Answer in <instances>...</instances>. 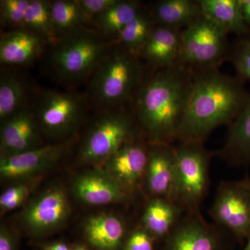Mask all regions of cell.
<instances>
[{"label": "cell", "instance_id": "obj_1", "mask_svg": "<svg viewBox=\"0 0 250 250\" xmlns=\"http://www.w3.org/2000/svg\"><path fill=\"white\" fill-rule=\"evenodd\" d=\"M192 85L193 70L179 62L145 75L131 106L148 143L172 145L177 141Z\"/></svg>", "mask_w": 250, "mask_h": 250}, {"label": "cell", "instance_id": "obj_2", "mask_svg": "<svg viewBox=\"0 0 250 250\" xmlns=\"http://www.w3.org/2000/svg\"><path fill=\"white\" fill-rule=\"evenodd\" d=\"M250 100L245 82L219 68L193 70L191 95L177 141L205 143L215 129L229 126Z\"/></svg>", "mask_w": 250, "mask_h": 250}, {"label": "cell", "instance_id": "obj_3", "mask_svg": "<svg viewBox=\"0 0 250 250\" xmlns=\"http://www.w3.org/2000/svg\"><path fill=\"white\" fill-rule=\"evenodd\" d=\"M140 57L114 43L90 76L85 98L98 112L131 104L145 77Z\"/></svg>", "mask_w": 250, "mask_h": 250}, {"label": "cell", "instance_id": "obj_4", "mask_svg": "<svg viewBox=\"0 0 250 250\" xmlns=\"http://www.w3.org/2000/svg\"><path fill=\"white\" fill-rule=\"evenodd\" d=\"M114 43L93 27L86 28L50 45L48 70L65 84L88 80Z\"/></svg>", "mask_w": 250, "mask_h": 250}, {"label": "cell", "instance_id": "obj_5", "mask_svg": "<svg viewBox=\"0 0 250 250\" xmlns=\"http://www.w3.org/2000/svg\"><path fill=\"white\" fill-rule=\"evenodd\" d=\"M141 136L131 104L98 112L81 143L79 159L87 165L102 167L122 146Z\"/></svg>", "mask_w": 250, "mask_h": 250}, {"label": "cell", "instance_id": "obj_6", "mask_svg": "<svg viewBox=\"0 0 250 250\" xmlns=\"http://www.w3.org/2000/svg\"><path fill=\"white\" fill-rule=\"evenodd\" d=\"M175 178L171 200L185 213L200 210L209 187V165L213 154L204 143L178 141Z\"/></svg>", "mask_w": 250, "mask_h": 250}, {"label": "cell", "instance_id": "obj_7", "mask_svg": "<svg viewBox=\"0 0 250 250\" xmlns=\"http://www.w3.org/2000/svg\"><path fill=\"white\" fill-rule=\"evenodd\" d=\"M31 107L42 135L67 141L80 128L90 106L85 95L45 90L39 93Z\"/></svg>", "mask_w": 250, "mask_h": 250}, {"label": "cell", "instance_id": "obj_8", "mask_svg": "<svg viewBox=\"0 0 250 250\" xmlns=\"http://www.w3.org/2000/svg\"><path fill=\"white\" fill-rule=\"evenodd\" d=\"M228 34L202 16L181 31L179 63L192 70L219 68L228 59Z\"/></svg>", "mask_w": 250, "mask_h": 250}, {"label": "cell", "instance_id": "obj_9", "mask_svg": "<svg viewBox=\"0 0 250 250\" xmlns=\"http://www.w3.org/2000/svg\"><path fill=\"white\" fill-rule=\"evenodd\" d=\"M215 225L238 241L250 236V183L241 181L220 183L210 209Z\"/></svg>", "mask_w": 250, "mask_h": 250}, {"label": "cell", "instance_id": "obj_10", "mask_svg": "<svg viewBox=\"0 0 250 250\" xmlns=\"http://www.w3.org/2000/svg\"><path fill=\"white\" fill-rule=\"evenodd\" d=\"M70 212L66 191L63 188L54 186L39 192L24 206L19 221L24 231L37 238L59 229Z\"/></svg>", "mask_w": 250, "mask_h": 250}, {"label": "cell", "instance_id": "obj_11", "mask_svg": "<svg viewBox=\"0 0 250 250\" xmlns=\"http://www.w3.org/2000/svg\"><path fill=\"white\" fill-rule=\"evenodd\" d=\"M226 233L207 223L200 210L188 212L163 241L161 250H229Z\"/></svg>", "mask_w": 250, "mask_h": 250}, {"label": "cell", "instance_id": "obj_12", "mask_svg": "<svg viewBox=\"0 0 250 250\" xmlns=\"http://www.w3.org/2000/svg\"><path fill=\"white\" fill-rule=\"evenodd\" d=\"M148 152L149 143L141 136L122 146L102 167L132 196L142 187Z\"/></svg>", "mask_w": 250, "mask_h": 250}, {"label": "cell", "instance_id": "obj_13", "mask_svg": "<svg viewBox=\"0 0 250 250\" xmlns=\"http://www.w3.org/2000/svg\"><path fill=\"white\" fill-rule=\"evenodd\" d=\"M68 146V141L56 143L1 158L0 175L6 180H30L52 168L66 152Z\"/></svg>", "mask_w": 250, "mask_h": 250}, {"label": "cell", "instance_id": "obj_14", "mask_svg": "<svg viewBox=\"0 0 250 250\" xmlns=\"http://www.w3.org/2000/svg\"><path fill=\"white\" fill-rule=\"evenodd\" d=\"M42 132L31 106L1 122V158L16 155L40 147Z\"/></svg>", "mask_w": 250, "mask_h": 250}, {"label": "cell", "instance_id": "obj_15", "mask_svg": "<svg viewBox=\"0 0 250 250\" xmlns=\"http://www.w3.org/2000/svg\"><path fill=\"white\" fill-rule=\"evenodd\" d=\"M72 190L76 198L89 206L126 203L132 197L103 167H94L79 174L74 179Z\"/></svg>", "mask_w": 250, "mask_h": 250}, {"label": "cell", "instance_id": "obj_16", "mask_svg": "<svg viewBox=\"0 0 250 250\" xmlns=\"http://www.w3.org/2000/svg\"><path fill=\"white\" fill-rule=\"evenodd\" d=\"M175 170L174 146L149 143L147 167L141 187L148 198L161 197L171 200Z\"/></svg>", "mask_w": 250, "mask_h": 250}, {"label": "cell", "instance_id": "obj_17", "mask_svg": "<svg viewBox=\"0 0 250 250\" xmlns=\"http://www.w3.org/2000/svg\"><path fill=\"white\" fill-rule=\"evenodd\" d=\"M47 45L45 39L34 33L13 29L1 34L0 62L7 66H25L39 58Z\"/></svg>", "mask_w": 250, "mask_h": 250}, {"label": "cell", "instance_id": "obj_18", "mask_svg": "<svg viewBox=\"0 0 250 250\" xmlns=\"http://www.w3.org/2000/svg\"><path fill=\"white\" fill-rule=\"evenodd\" d=\"M83 233L88 244L96 250H121L128 234L123 219L105 213L87 218Z\"/></svg>", "mask_w": 250, "mask_h": 250}, {"label": "cell", "instance_id": "obj_19", "mask_svg": "<svg viewBox=\"0 0 250 250\" xmlns=\"http://www.w3.org/2000/svg\"><path fill=\"white\" fill-rule=\"evenodd\" d=\"M181 31L156 24L140 54L152 69L165 68L179 62Z\"/></svg>", "mask_w": 250, "mask_h": 250}, {"label": "cell", "instance_id": "obj_20", "mask_svg": "<svg viewBox=\"0 0 250 250\" xmlns=\"http://www.w3.org/2000/svg\"><path fill=\"white\" fill-rule=\"evenodd\" d=\"M213 154L231 165L250 166V100L229 126L223 147Z\"/></svg>", "mask_w": 250, "mask_h": 250}, {"label": "cell", "instance_id": "obj_21", "mask_svg": "<svg viewBox=\"0 0 250 250\" xmlns=\"http://www.w3.org/2000/svg\"><path fill=\"white\" fill-rule=\"evenodd\" d=\"M185 212L170 199L148 198L141 218V226L164 241L175 228Z\"/></svg>", "mask_w": 250, "mask_h": 250}, {"label": "cell", "instance_id": "obj_22", "mask_svg": "<svg viewBox=\"0 0 250 250\" xmlns=\"http://www.w3.org/2000/svg\"><path fill=\"white\" fill-rule=\"evenodd\" d=\"M156 24L182 31L202 16L199 0H159L149 6Z\"/></svg>", "mask_w": 250, "mask_h": 250}, {"label": "cell", "instance_id": "obj_23", "mask_svg": "<svg viewBox=\"0 0 250 250\" xmlns=\"http://www.w3.org/2000/svg\"><path fill=\"white\" fill-rule=\"evenodd\" d=\"M202 16L218 24L228 34L237 36L250 31L242 14L240 0H199Z\"/></svg>", "mask_w": 250, "mask_h": 250}, {"label": "cell", "instance_id": "obj_24", "mask_svg": "<svg viewBox=\"0 0 250 250\" xmlns=\"http://www.w3.org/2000/svg\"><path fill=\"white\" fill-rule=\"evenodd\" d=\"M142 8L141 1L136 0H117L113 6L93 18V27L108 40L116 42L121 31Z\"/></svg>", "mask_w": 250, "mask_h": 250}, {"label": "cell", "instance_id": "obj_25", "mask_svg": "<svg viewBox=\"0 0 250 250\" xmlns=\"http://www.w3.org/2000/svg\"><path fill=\"white\" fill-rule=\"evenodd\" d=\"M51 2L57 41L86 28L93 27L91 21L82 11L79 0H54Z\"/></svg>", "mask_w": 250, "mask_h": 250}, {"label": "cell", "instance_id": "obj_26", "mask_svg": "<svg viewBox=\"0 0 250 250\" xmlns=\"http://www.w3.org/2000/svg\"><path fill=\"white\" fill-rule=\"evenodd\" d=\"M29 90L25 81L13 72H3L0 77V120L1 122L29 106Z\"/></svg>", "mask_w": 250, "mask_h": 250}, {"label": "cell", "instance_id": "obj_27", "mask_svg": "<svg viewBox=\"0 0 250 250\" xmlns=\"http://www.w3.org/2000/svg\"><path fill=\"white\" fill-rule=\"evenodd\" d=\"M155 25L149 10L143 7L121 31L115 43L140 57Z\"/></svg>", "mask_w": 250, "mask_h": 250}, {"label": "cell", "instance_id": "obj_28", "mask_svg": "<svg viewBox=\"0 0 250 250\" xmlns=\"http://www.w3.org/2000/svg\"><path fill=\"white\" fill-rule=\"evenodd\" d=\"M22 29L45 39L49 45L57 41L52 16V2L47 0H30Z\"/></svg>", "mask_w": 250, "mask_h": 250}, {"label": "cell", "instance_id": "obj_29", "mask_svg": "<svg viewBox=\"0 0 250 250\" xmlns=\"http://www.w3.org/2000/svg\"><path fill=\"white\" fill-rule=\"evenodd\" d=\"M228 59L234 67L236 77L245 83L250 82V31L237 36Z\"/></svg>", "mask_w": 250, "mask_h": 250}, {"label": "cell", "instance_id": "obj_30", "mask_svg": "<svg viewBox=\"0 0 250 250\" xmlns=\"http://www.w3.org/2000/svg\"><path fill=\"white\" fill-rule=\"evenodd\" d=\"M30 0H1L0 20L2 25L14 29H22Z\"/></svg>", "mask_w": 250, "mask_h": 250}, {"label": "cell", "instance_id": "obj_31", "mask_svg": "<svg viewBox=\"0 0 250 250\" xmlns=\"http://www.w3.org/2000/svg\"><path fill=\"white\" fill-rule=\"evenodd\" d=\"M32 186L25 182H18L9 187L0 196L1 213L11 211L19 208L27 201Z\"/></svg>", "mask_w": 250, "mask_h": 250}, {"label": "cell", "instance_id": "obj_32", "mask_svg": "<svg viewBox=\"0 0 250 250\" xmlns=\"http://www.w3.org/2000/svg\"><path fill=\"white\" fill-rule=\"evenodd\" d=\"M157 239L142 226L128 233L121 250H156Z\"/></svg>", "mask_w": 250, "mask_h": 250}, {"label": "cell", "instance_id": "obj_33", "mask_svg": "<svg viewBox=\"0 0 250 250\" xmlns=\"http://www.w3.org/2000/svg\"><path fill=\"white\" fill-rule=\"evenodd\" d=\"M117 0H79L85 16L93 22L94 18L113 6Z\"/></svg>", "mask_w": 250, "mask_h": 250}, {"label": "cell", "instance_id": "obj_34", "mask_svg": "<svg viewBox=\"0 0 250 250\" xmlns=\"http://www.w3.org/2000/svg\"><path fill=\"white\" fill-rule=\"evenodd\" d=\"M18 242L14 233L5 225L0 228V250H17Z\"/></svg>", "mask_w": 250, "mask_h": 250}, {"label": "cell", "instance_id": "obj_35", "mask_svg": "<svg viewBox=\"0 0 250 250\" xmlns=\"http://www.w3.org/2000/svg\"><path fill=\"white\" fill-rule=\"evenodd\" d=\"M240 4L245 21L250 27V0H240Z\"/></svg>", "mask_w": 250, "mask_h": 250}, {"label": "cell", "instance_id": "obj_36", "mask_svg": "<svg viewBox=\"0 0 250 250\" xmlns=\"http://www.w3.org/2000/svg\"><path fill=\"white\" fill-rule=\"evenodd\" d=\"M42 250H71V248L64 242L54 241L45 245Z\"/></svg>", "mask_w": 250, "mask_h": 250}, {"label": "cell", "instance_id": "obj_37", "mask_svg": "<svg viewBox=\"0 0 250 250\" xmlns=\"http://www.w3.org/2000/svg\"><path fill=\"white\" fill-rule=\"evenodd\" d=\"M71 250H89L86 247L83 246V245H75V246L72 247Z\"/></svg>", "mask_w": 250, "mask_h": 250}, {"label": "cell", "instance_id": "obj_38", "mask_svg": "<svg viewBox=\"0 0 250 250\" xmlns=\"http://www.w3.org/2000/svg\"><path fill=\"white\" fill-rule=\"evenodd\" d=\"M242 250H250V236L247 240V243L246 246L243 248Z\"/></svg>", "mask_w": 250, "mask_h": 250}, {"label": "cell", "instance_id": "obj_39", "mask_svg": "<svg viewBox=\"0 0 250 250\" xmlns=\"http://www.w3.org/2000/svg\"><path fill=\"white\" fill-rule=\"evenodd\" d=\"M248 179H249L250 183V177H248Z\"/></svg>", "mask_w": 250, "mask_h": 250}]
</instances>
